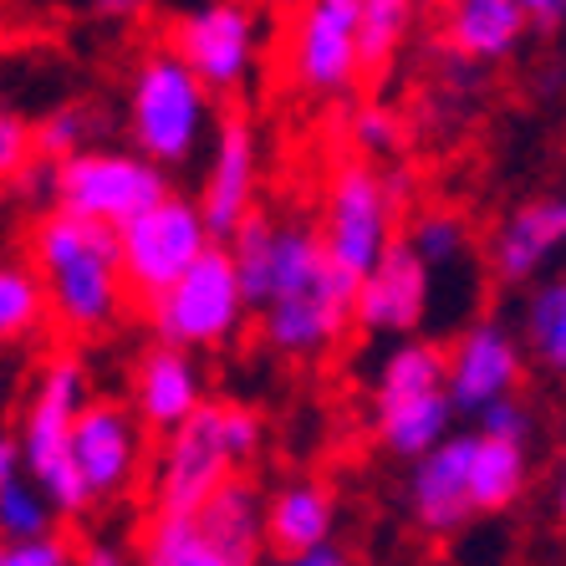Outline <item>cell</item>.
I'll return each mask as SVG.
<instances>
[{"label":"cell","mask_w":566,"mask_h":566,"mask_svg":"<svg viewBox=\"0 0 566 566\" xmlns=\"http://www.w3.org/2000/svg\"><path fill=\"white\" fill-rule=\"evenodd\" d=\"M27 255L52 291V316L72 337H103L123 322V306L133 291L123 276L118 230L46 210L31 224Z\"/></svg>","instance_id":"2"},{"label":"cell","mask_w":566,"mask_h":566,"mask_svg":"<svg viewBox=\"0 0 566 566\" xmlns=\"http://www.w3.org/2000/svg\"><path fill=\"white\" fill-rule=\"evenodd\" d=\"M419 0H363V66L368 72H388L403 41L413 31Z\"/></svg>","instance_id":"28"},{"label":"cell","mask_w":566,"mask_h":566,"mask_svg":"<svg viewBox=\"0 0 566 566\" xmlns=\"http://www.w3.org/2000/svg\"><path fill=\"white\" fill-rule=\"evenodd\" d=\"M118 245H123V276H128L133 302L154 306L220 240H214L195 195H169L158 210L138 214L128 230H118Z\"/></svg>","instance_id":"8"},{"label":"cell","mask_w":566,"mask_h":566,"mask_svg":"<svg viewBox=\"0 0 566 566\" xmlns=\"http://www.w3.org/2000/svg\"><path fill=\"white\" fill-rule=\"evenodd\" d=\"M526 31L531 21L521 11V0H449L444 6V46L460 62L474 66L505 62L526 41Z\"/></svg>","instance_id":"20"},{"label":"cell","mask_w":566,"mask_h":566,"mask_svg":"<svg viewBox=\"0 0 566 566\" xmlns=\"http://www.w3.org/2000/svg\"><path fill=\"white\" fill-rule=\"evenodd\" d=\"M255 195H261V133L245 113H230L220 118L210 138V154H205V174H199V210L210 220L214 240H230L240 224L251 220Z\"/></svg>","instance_id":"13"},{"label":"cell","mask_w":566,"mask_h":566,"mask_svg":"<svg viewBox=\"0 0 566 566\" xmlns=\"http://www.w3.org/2000/svg\"><path fill=\"white\" fill-rule=\"evenodd\" d=\"M169 46L214 97L240 93L261 62V15L251 0H199L174 21Z\"/></svg>","instance_id":"9"},{"label":"cell","mask_w":566,"mask_h":566,"mask_svg":"<svg viewBox=\"0 0 566 566\" xmlns=\"http://www.w3.org/2000/svg\"><path fill=\"white\" fill-rule=\"evenodd\" d=\"M403 240L429 261V271H454V265L464 261V251H470V230H464L460 214H449V210L419 214Z\"/></svg>","instance_id":"31"},{"label":"cell","mask_w":566,"mask_h":566,"mask_svg":"<svg viewBox=\"0 0 566 566\" xmlns=\"http://www.w3.org/2000/svg\"><path fill=\"white\" fill-rule=\"evenodd\" d=\"M474 429H480L485 439H501V444H526L531 449L536 419H531V409L521 403V394H515V398H501L495 409L480 413V419H474Z\"/></svg>","instance_id":"34"},{"label":"cell","mask_w":566,"mask_h":566,"mask_svg":"<svg viewBox=\"0 0 566 566\" xmlns=\"http://www.w3.org/2000/svg\"><path fill=\"white\" fill-rule=\"evenodd\" d=\"M169 195V169H158L133 144H93L66 164H52V210L103 224V230H128L138 214L158 210Z\"/></svg>","instance_id":"5"},{"label":"cell","mask_w":566,"mask_h":566,"mask_svg":"<svg viewBox=\"0 0 566 566\" xmlns=\"http://www.w3.org/2000/svg\"><path fill=\"white\" fill-rule=\"evenodd\" d=\"M199 526L220 541V552H230L240 566H255V556L265 552V495L251 480H230V485L214 495L205 511H199Z\"/></svg>","instance_id":"22"},{"label":"cell","mask_w":566,"mask_h":566,"mask_svg":"<svg viewBox=\"0 0 566 566\" xmlns=\"http://www.w3.org/2000/svg\"><path fill=\"white\" fill-rule=\"evenodd\" d=\"M52 521H56V505L46 501V490H41L31 474L0 480V531H6V541L46 536Z\"/></svg>","instance_id":"29"},{"label":"cell","mask_w":566,"mask_h":566,"mask_svg":"<svg viewBox=\"0 0 566 566\" xmlns=\"http://www.w3.org/2000/svg\"><path fill=\"white\" fill-rule=\"evenodd\" d=\"M566 255V195L521 199L495 230H490L485 261L501 286H541V276Z\"/></svg>","instance_id":"16"},{"label":"cell","mask_w":566,"mask_h":566,"mask_svg":"<svg viewBox=\"0 0 566 566\" xmlns=\"http://www.w3.org/2000/svg\"><path fill=\"white\" fill-rule=\"evenodd\" d=\"M474 429L470 434H449L434 454H423L419 464H409V515L423 536H454L464 531V521L474 515L470 495V460H474Z\"/></svg>","instance_id":"18"},{"label":"cell","mask_w":566,"mask_h":566,"mask_svg":"<svg viewBox=\"0 0 566 566\" xmlns=\"http://www.w3.org/2000/svg\"><path fill=\"white\" fill-rule=\"evenodd\" d=\"M46 316H52V291L31 265V255H15L0 265V337L11 347L36 343Z\"/></svg>","instance_id":"24"},{"label":"cell","mask_w":566,"mask_h":566,"mask_svg":"<svg viewBox=\"0 0 566 566\" xmlns=\"http://www.w3.org/2000/svg\"><path fill=\"white\" fill-rule=\"evenodd\" d=\"M276 230H281V220H271V214H251L235 235L224 240V251H230V261H235L240 286H245L251 306L265 302V286H271V271H276Z\"/></svg>","instance_id":"27"},{"label":"cell","mask_w":566,"mask_h":566,"mask_svg":"<svg viewBox=\"0 0 566 566\" xmlns=\"http://www.w3.org/2000/svg\"><path fill=\"white\" fill-rule=\"evenodd\" d=\"M332 531H337V501L327 485L291 480V485H276L265 495V552L276 562H296V556H312L322 546H337Z\"/></svg>","instance_id":"19"},{"label":"cell","mask_w":566,"mask_h":566,"mask_svg":"<svg viewBox=\"0 0 566 566\" xmlns=\"http://www.w3.org/2000/svg\"><path fill=\"white\" fill-rule=\"evenodd\" d=\"M521 378H526V337L501 316L470 322L449 347V398L464 419H480L501 398H515Z\"/></svg>","instance_id":"12"},{"label":"cell","mask_w":566,"mask_h":566,"mask_svg":"<svg viewBox=\"0 0 566 566\" xmlns=\"http://www.w3.org/2000/svg\"><path fill=\"white\" fill-rule=\"evenodd\" d=\"M205 403H210V394H205V368L195 363V353L154 343L138 363H133L128 409L138 413V423H144L148 434L169 439L174 429H185Z\"/></svg>","instance_id":"17"},{"label":"cell","mask_w":566,"mask_h":566,"mask_svg":"<svg viewBox=\"0 0 566 566\" xmlns=\"http://www.w3.org/2000/svg\"><path fill=\"white\" fill-rule=\"evenodd\" d=\"M214 93L174 46H148L128 72V138L158 169H189L210 154Z\"/></svg>","instance_id":"4"},{"label":"cell","mask_w":566,"mask_h":566,"mask_svg":"<svg viewBox=\"0 0 566 566\" xmlns=\"http://www.w3.org/2000/svg\"><path fill=\"white\" fill-rule=\"evenodd\" d=\"M72 460H77L82 480L93 490L97 505L123 501L144 470V423L128 403H113V398H93L77 419V434H72Z\"/></svg>","instance_id":"14"},{"label":"cell","mask_w":566,"mask_h":566,"mask_svg":"<svg viewBox=\"0 0 566 566\" xmlns=\"http://www.w3.org/2000/svg\"><path fill=\"white\" fill-rule=\"evenodd\" d=\"M77 566H138V562H128V552H123L118 541H93V546H82Z\"/></svg>","instance_id":"37"},{"label":"cell","mask_w":566,"mask_h":566,"mask_svg":"<svg viewBox=\"0 0 566 566\" xmlns=\"http://www.w3.org/2000/svg\"><path fill=\"white\" fill-rule=\"evenodd\" d=\"M454 419H460V409H454L449 388L444 394L409 398V403H394V409H373V429H378L382 454L409 460V464H419L423 454H434L449 434H460Z\"/></svg>","instance_id":"21"},{"label":"cell","mask_w":566,"mask_h":566,"mask_svg":"<svg viewBox=\"0 0 566 566\" xmlns=\"http://www.w3.org/2000/svg\"><path fill=\"white\" fill-rule=\"evenodd\" d=\"M235 454L224 444L220 403H205L185 429H174L158 444L154 464V505L158 515H199L205 505L235 480Z\"/></svg>","instance_id":"11"},{"label":"cell","mask_w":566,"mask_h":566,"mask_svg":"<svg viewBox=\"0 0 566 566\" xmlns=\"http://www.w3.org/2000/svg\"><path fill=\"white\" fill-rule=\"evenodd\" d=\"M394 220L398 199L388 174L373 169L368 158L337 164L327 195H322V245H327V261L337 265V276L363 286V276L398 245Z\"/></svg>","instance_id":"7"},{"label":"cell","mask_w":566,"mask_h":566,"mask_svg":"<svg viewBox=\"0 0 566 566\" xmlns=\"http://www.w3.org/2000/svg\"><path fill=\"white\" fill-rule=\"evenodd\" d=\"M82 148H93V107L87 103H56L52 113L36 118V158L66 164Z\"/></svg>","instance_id":"30"},{"label":"cell","mask_w":566,"mask_h":566,"mask_svg":"<svg viewBox=\"0 0 566 566\" xmlns=\"http://www.w3.org/2000/svg\"><path fill=\"white\" fill-rule=\"evenodd\" d=\"M480 434V429H474ZM531 485V449L526 444H501V439H474L470 460V495L474 515H501L511 511Z\"/></svg>","instance_id":"23"},{"label":"cell","mask_w":566,"mask_h":566,"mask_svg":"<svg viewBox=\"0 0 566 566\" xmlns=\"http://www.w3.org/2000/svg\"><path fill=\"white\" fill-rule=\"evenodd\" d=\"M138 566H240L220 541L199 526V515H154L138 546Z\"/></svg>","instance_id":"25"},{"label":"cell","mask_w":566,"mask_h":566,"mask_svg":"<svg viewBox=\"0 0 566 566\" xmlns=\"http://www.w3.org/2000/svg\"><path fill=\"white\" fill-rule=\"evenodd\" d=\"M144 6H148V0H93V11L107 15V21H133Z\"/></svg>","instance_id":"38"},{"label":"cell","mask_w":566,"mask_h":566,"mask_svg":"<svg viewBox=\"0 0 566 566\" xmlns=\"http://www.w3.org/2000/svg\"><path fill=\"white\" fill-rule=\"evenodd\" d=\"M31 164H36V123L21 107H6L0 113V174L15 185Z\"/></svg>","instance_id":"32"},{"label":"cell","mask_w":566,"mask_h":566,"mask_svg":"<svg viewBox=\"0 0 566 566\" xmlns=\"http://www.w3.org/2000/svg\"><path fill=\"white\" fill-rule=\"evenodd\" d=\"M77 562H82V552H72V541L56 536V531L0 546V566H77Z\"/></svg>","instance_id":"33"},{"label":"cell","mask_w":566,"mask_h":566,"mask_svg":"<svg viewBox=\"0 0 566 566\" xmlns=\"http://www.w3.org/2000/svg\"><path fill=\"white\" fill-rule=\"evenodd\" d=\"M556 515L566 521V470H562V485H556Z\"/></svg>","instance_id":"40"},{"label":"cell","mask_w":566,"mask_h":566,"mask_svg":"<svg viewBox=\"0 0 566 566\" xmlns=\"http://www.w3.org/2000/svg\"><path fill=\"white\" fill-rule=\"evenodd\" d=\"M93 398L97 394L87 382V363L77 353H52L41 357L27 403H21V419H15V444H21L27 474L46 490V501L66 521H82L97 505L77 460H72V434H77V419Z\"/></svg>","instance_id":"3"},{"label":"cell","mask_w":566,"mask_h":566,"mask_svg":"<svg viewBox=\"0 0 566 566\" xmlns=\"http://www.w3.org/2000/svg\"><path fill=\"white\" fill-rule=\"evenodd\" d=\"M521 337H526V353L536 357L541 368L552 378H566V271L526 291Z\"/></svg>","instance_id":"26"},{"label":"cell","mask_w":566,"mask_h":566,"mask_svg":"<svg viewBox=\"0 0 566 566\" xmlns=\"http://www.w3.org/2000/svg\"><path fill=\"white\" fill-rule=\"evenodd\" d=\"M291 82L312 97H343L363 66V0H306L291 21Z\"/></svg>","instance_id":"10"},{"label":"cell","mask_w":566,"mask_h":566,"mask_svg":"<svg viewBox=\"0 0 566 566\" xmlns=\"http://www.w3.org/2000/svg\"><path fill=\"white\" fill-rule=\"evenodd\" d=\"M353 138L357 148L368 158H382L398 148V113H388V107H363L353 123Z\"/></svg>","instance_id":"35"},{"label":"cell","mask_w":566,"mask_h":566,"mask_svg":"<svg viewBox=\"0 0 566 566\" xmlns=\"http://www.w3.org/2000/svg\"><path fill=\"white\" fill-rule=\"evenodd\" d=\"M281 566H353L337 546H322V552H312V556H296V562H281Z\"/></svg>","instance_id":"39"},{"label":"cell","mask_w":566,"mask_h":566,"mask_svg":"<svg viewBox=\"0 0 566 566\" xmlns=\"http://www.w3.org/2000/svg\"><path fill=\"white\" fill-rule=\"evenodd\" d=\"M148 312V327H154L158 343L169 347H185V353H220L240 337L245 327V316L255 312L245 286H240V271L230 261L224 245H210V251L199 255L195 271L174 281Z\"/></svg>","instance_id":"6"},{"label":"cell","mask_w":566,"mask_h":566,"mask_svg":"<svg viewBox=\"0 0 566 566\" xmlns=\"http://www.w3.org/2000/svg\"><path fill=\"white\" fill-rule=\"evenodd\" d=\"M521 11H526L531 27L552 31V27H562L566 21V0H521Z\"/></svg>","instance_id":"36"},{"label":"cell","mask_w":566,"mask_h":566,"mask_svg":"<svg viewBox=\"0 0 566 566\" xmlns=\"http://www.w3.org/2000/svg\"><path fill=\"white\" fill-rule=\"evenodd\" d=\"M261 343L276 357H322L347 337L357 322V286L337 276L322 245V224L281 220L276 230V271L255 306Z\"/></svg>","instance_id":"1"},{"label":"cell","mask_w":566,"mask_h":566,"mask_svg":"<svg viewBox=\"0 0 566 566\" xmlns=\"http://www.w3.org/2000/svg\"><path fill=\"white\" fill-rule=\"evenodd\" d=\"M429 312H434V271L409 240H398L357 286V327L403 343V337H419Z\"/></svg>","instance_id":"15"}]
</instances>
